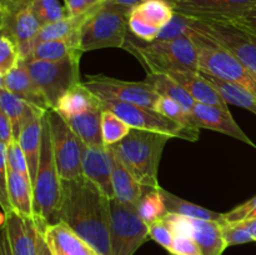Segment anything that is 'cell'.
Segmentation results:
<instances>
[{
	"instance_id": "1",
	"label": "cell",
	"mask_w": 256,
	"mask_h": 255,
	"mask_svg": "<svg viewBox=\"0 0 256 255\" xmlns=\"http://www.w3.org/2000/svg\"><path fill=\"white\" fill-rule=\"evenodd\" d=\"M109 202L110 198L84 175L62 180L58 219L100 254L112 255Z\"/></svg>"
},
{
	"instance_id": "35",
	"label": "cell",
	"mask_w": 256,
	"mask_h": 255,
	"mask_svg": "<svg viewBox=\"0 0 256 255\" xmlns=\"http://www.w3.org/2000/svg\"><path fill=\"white\" fill-rule=\"evenodd\" d=\"M132 128L115 112L102 109V132L105 146H112L122 142L130 132Z\"/></svg>"
},
{
	"instance_id": "42",
	"label": "cell",
	"mask_w": 256,
	"mask_h": 255,
	"mask_svg": "<svg viewBox=\"0 0 256 255\" xmlns=\"http://www.w3.org/2000/svg\"><path fill=\"white\" fill-rule=\"evenodd\" d=\"M129 32L142 42H152L156 40L160 29L142 20V18L129 12Z\"/></svg>"
},
{
	"instance_id": "22",
	"label": "cell",
	"mask_w": 256,
	"mask_h": 255,
	"mask_svg": "<svg viewBox=\"0 0 256 255\" xmlns=\"http://www.w3.org/2000/svg\"><path fill=\"white\" fill-rule=\"evenodd\" d=\"M64 118L75 116L92 110L102 109V100L82 82L70 88L54 108Z\"/></svg>"
},
{
	"instance_id": "43",
	"label": "cell",
	"mask_w": 256,
	"mask_h": 255,
	"mask_svg": "<svg viewBox=\"0 0 256 255\" xmlns=\"http://www.w3.org/2000/svg\"><path fill=\"white\" fill-rule=\"evenodd\" d=\"M149 234L150 239L155 240L158 244L162 245L168 252L172 250L175 240V235L172 232V230L169 228V225L164 220H160V222L149 225Z\"/></svg>"
},
{
	"instance_id": "2",
	"label": "cell",
	"mask_w": 256,
	"mask_h": 255,
	"mask_svg": "<svg viewBox=\"0 0 256 255\" xmlns=\"http://www.w3.org/2000/svg\"><path fill=\"white\" fill-rule=\"evenodd\" d=\"M169 139L172 136L162 132L132 129L122 142L112 145V149L142 186L160 188L158 170Z\"/></svg>"
},
{
	"instance_id": "47",
	"label": "cell",
	"mask_w": 256,
	"mask_h": 255,
	"mask_svg": "<svg viewBox=\"0 0 256 255\" xmlns=\"http://www.w3.org/2000/svg\"><path fill=\"white\" fill-rule=\"evenodd\" d=\"M14 139V129H12V122L4 112H0V142L9 145Z\"/></svg>"
},
{
	"instance_id": "40",
	"label": "cell",
	"mask_w": 256,
	"mask_h": 255,
	"mask_svg": "<svg viewBox=\"0 0 256 255\" xmlns=\"http://www.w3.org/2000/svg\"><path fill=\"white\" fill-rule=\"evenodd\" d=\"M6 162L8 168L10 170L18 172V174H22V176H25L26 179H29L32 182L26 158H25L24 152L22 149V145H20L18 139H14L9 145H6Z\"/></svg>"
},
{
	"instance_id": "29",
	"label": "cell",
	"mask_w": 256,
	"mask_h": 255,
	"mask_svg": "<svg viewBox=\"0 0 256 255\" xmlns=\"http://www.w3.org/2000/svg\"><path fill=\"white\" fill-rule=\"evenodd\" d=\"M136 212L142 222L148 225L160 222L168 214L164 196L162 194V186H144L142 194L136 205Z\"/></svg>"
},
{
	"instance_id": "49",
	"label": "cell",
	"mask_w": 256,
	"mask_h": 255,
	"mask_svg": "<svg viewBox=\"0 0 256 255\" xmlns=\"http://www.w3.org/2000/svg\"><path fill=\"white\" fill-rule=\"evenodd\" d=\"M0 255H12L9 238H8L4 225H2V230H0Z\"/></svg>"
},
{
	"instance_id": "30",
	"label": "cell",
	"mask_w": 256,
	"mask_h": 255,
	"mask_svg": "<svg viewBox=\"0 0 256 255\" xmlns=\"http://www.w3.org/2000/svg\"><path fill=\"white\" fill-rule=\"evenodd\" d=\"M130 12L162 30L174 16V6L168 0H144L130 9Z\"/></svg>"
},
{
	"instance_id": "54",
	"label": "cell",
	"mask_w": 256,
	"mask_h": 255,
	"mask_svg": "<svg viewBox=\"0 0 256 255\" xmlns=\"http://www.w3.org/2000/svg\"><path fill=\"white\" fill-rule=\"evenodd\" d=\"M254 75H255V74H254ZM255 78H256V75H255Z\"/></svg>"
},
{
	"instance_id": "13",
	"label": "cell",
	"mask_w": 256,
	"mask_h": 255,
	"mask_svg": "<svg viewBox=\"0 0 256 255\" xmlns=\"http://www.w3.org/2000/svg\"><path fill=\"white\" fill-rule=\"evenodd\" d=\"M82 84L102 100H119L156 109L160 95L148 82H124L106 75L88 76Z\"/></svg>"
},
{
	"instance_id": "8",
	"label": "cell",
	"mask_w": 256,
	"mask_h": 255,
	"mask_svg": "<svg viewBox=\"0 0 256 255\" xmlns=\"http://www.w3.org/2000/svg\"><path fill=\"white\" fill-rule=\"evenodd\" d=\"M192 26L232 52L256 75V30L235 22L199 19H192Z\"/></svg>"
},
{
	"instance_id": "28",
	"label": "cell",
	"mask_w": 256,
	"mask_h": 255,
	"mask_svg": "<svg viewBox=\"0 0 256 255\" xmlns=\"http://www.w3.org/2000/svg\"><path fill=\"white\" fill-rule=\"evenodd\" d=\"M145 82H149L160 96L170 98V99L175 100L179 104H182V106L186 108L190 112H192L195 104H196V102L192 99V95L176 80L172 79L169 74L148 72L146 78H145Z\"/></svg>"
},
{
	"instance_id": "38",
	"label": "cell",
	"mask_w": 256,
	"mask_h": 255,
	"mask_svg": "<svg viewBox=\"0 0 256 255\" xmlns=\"http://www.w3.org/2000/svg\"><path fill=\"white\" fill-rule=\"evenodd\" d=\"M22 52L16 42L8 35L0 36V76L18 66L22 62Z\"/></svg>"
},
{
	"instance_id": "27",
	"label": "cell",
	"mask_w": 256,
	"mask_h": 255,
	"mask_svg": "<svg viewBox=\"0 0 256 255\" xmlns=\"http://www.w3.org/2000/svg\"><path fill=\"white\" fill-rule=\"evenodd\" d=\"M8 196L12 209L19 214L32 216L34 214V190L29 179L8 168Z\"/></svg>"
},
{
	"instance_id": "9",
	"label": "cell",
	"mask_w": 256,
	"mask_h": 255,
	"mask_svg": "<svg viewBox=\"0 0 256 255\" xmlns=\"http://www.w3.org/2000/svg\"><path fill=\"white\" fill-rule=\"evenodd\" d=\"M80 58L82 55L66 58L56 62L46 60H24L28 70L44 92L52 109L56 106L60 98L80 82Z\"/></svg>"
},
{
	"instance_id": "23",
	"label": "cell",
	"mask_w": 256,
	"mask_h": 255,
	"mask_svg": "<svg viewBox=\"0 0 256 255\" xmlns=\"http://www.w3.org/2000/svg\"><path fill=\"white\" fill-rule=\"evenodd\" d=\"M112 148V146H110ZM112 188L115 199L130 206H136L142 194V186L126 169L120 158L112 150Z\"/></svg>"
},
{
	"instance_id": "7",
	"label": "cell",
	"mask_w": 256,
	"mask_h": 255,
	"mask_svg": "<svg viewBox=\"0 0 256 255\" xmlns=\"http://www.w3.org/2000/svg\"><path fill=\"white\" fill-rule=\"evenodd\" d=\"M102 109L115 112L132 129L162 132L172 138H179L188 142L199 140L200 129L174 122L166 115L158 112L156 109L119 102V100H102Z\"/></svg>"
},
{
	"instance_id": "3",
	"label": "cell",
	"mask_w": 256,
	"mask_h": 255,
	"mask_svg": "<svg viewBox=\"0 0 256 255\" xmlns=\"http://www.w3.org/2000/svg\"><path fill=\"white\" fill-rule=\"evenodd\" d=\"M142 62L148 72L170 74L180 70L199 72L196 45L188 35L175 40H154L136 44L128 39L124 48Z\"/></svg>"
},
{
	"instance_id": "36",
	"label": "cell",
	"mask_w": 256,
	"mask_h": 255,
	"mask_svg": "<svg viewBox=\"0 0 256 255\" xmlns=\"http://www.w3.org/2000/svg\"><path fill=\"white\" fill-rule=\"evenodd\" d=\"M30 4L42 26L68 16L66 9L62 6L60 0H30Z\"/></svg>"
},
{
	"instance_id": "50",
	"label": "cell",
	"mask_w": 256,
	"mask_h": 255,
	"mask_svg": "<svg viewBox=\"0 0 256 255\" xmlns=\"http://www.w3.org/2000/svg\"><path fill=\"white\" fill-rule=\"evenodd\" d=\"M36 255H54L52 252V248H50L49 242H46V238H45V230L42 235V239H40V244H39V250H38Z\"/></svg>"
},
{
	"instance_id": "11",
	"label": "cell",
	"mask_w": 256,
	"mask_h": 255,
	"mask_svg": "<svg viewBox=\"0 0 256 255\" xmlns=\"http://www.w3.org/2000/svg\"><path fill=\"white\" fill-rule=\"evenodd\" d=\"M42 26L32 12L30 0H0L2 34L16 42L22 60L32 56Z\"/></svg>"
},
{
	"instance_id": "46",
	"label": "cell",
	"mask_w": 256,
	"mask_h": 255,
	"mask_svg": "<svg viewBox=\"0 0 256 255\" xmlns=\"http://www.w3.org/2000/svg\"><path fill=\"white\" fill-rule=\"evenodd\" d=\"M64 4L68 15H80L99 6L102 2H98V0H64Z\"/></svg>"
},
{
	"instance_id": "41",
	"label": "cell",
	"mask_w": 256,
	"mask_h": 255,
	"mask_svg": "<svg viewBox=\"0 0 256 255\" xmlns=\"http://www.w3.org/2000/svg\"><path fill=\"white\" fill-rule=\"evenodd\" d=\"M222 236L228 246L255 242L254 236L242 222H222Z\"/></svg>"
},
{
	"instance_id": "17",
	"label": "cell",
	"mask_w": 256,
	"mask_h": 255,
	"mask_svg": "<svg viewBox=\"0 0 256 255\" xmlns=\"http://www.w3.org/2000/svg\"><path fill=\"white\" fill-rule=\"evenodd\" d=\"M192 115H194L195 122H196V126L199 129L214 130V132L229 135V136L240 140L245 144L252 145L256 149V145L238 125L229 109L196 102L194 109H192Z\"/></svg>"
},
{
	"instance_id": "18",
	"label": "cell",
	"mask_w": 256,
	"mask_h": 255,
	"mask_svg": "<svg viewBox=\"0 0 256 255\" xmlns=\"http://www.w3.org/2000/svg\"><path fill=\"white\" fill-rule=\"evenodd\" d=\"M45 112H46L45 110L30 105L18 139L26 158L32 184L34 182L39 166L42 142V122H44Z\"/></svg>"
},
{
	"instance_id": "37",
	"label": "cell",
	"mask_w": 256,
	"mask_h": 255,
	"mask_svg": "<svg viewBox=\"0 0 256 255\" xmlns=\"http://www.w3.org/2000/svg\"><path fill=\"white\" fill-rule=\"evenodd\" d=\"M156 110L162 112V114L166 115L168 118L172 119L174 122H180L182 125H186V126L198 128L192 112L188 110L186 108H184L182 104H179L175 100L170 99V98L160 96L156 105Z\"/></svg>"
},
{
	"instance_id": "10",
	"label": "cell",
	"mask_w": 256,
	"mask_h": 255,
	"mask_svg": "<svg viewBox=\"0 0 256 255\" xmlns=\"http://www.w3.org/2000/svg\"><path fill=\"white\" fill-rule=\"evenodd\" d=\"M110 249L112 255H134L150 239L149 225L142 222L136 206L110 199Z\"/></svg>"
},
{
	"instance_id": "34",
	"label": "cell",
	"mask_w": 256,
	"mask_h": 255,
	"mask_svg": "<svg viewBox=\"0 0 256 255\" xmlns=\"http://www.w3.org/2000/svg\"><path fill=\"white\" fill-rule=\"evenodd\" d=\"M82 54V50L68 40H44L35 44L32 54L29 59L56 62V60H62Z\"/></svg>"
},
{
	"instance_id": "33",
	"label": "cell",
	"mask_w": 256,
	"mask_h": 255,
	"mask_svg": "<svg viewBox=\"0 0 256 255\" xmlns=\"http://www.w3.org/2000/svg\"><path fill=\"white\" fill-rule=\"evenodd\" d=\"M29 109L30 104L25 100L9 92L6 88H0V112H4L12 122L15 139H19L20 130Z\"/></svg>"
},
{
	"instance_id": "5",
	"label": "cell",
	"mask_w": 256,
	"mask_h": 255,
	"mask_svg": "<svg viewBox=\"0 0 256 255\" xmlns=\"http://www.w3.org/2000/svg\"><path fill=\"white\" fill-rule=\"evenodd\" d=\"M130 8L104 2L82 25L79 49L82 52L105 48H124L129 32Z\"/></svg>"
},
{
	"instance_id": "39",
	"label": "cell",
	"mask_w": 256,
	"mask_h": 255,
	"mask_svg": "<svg viewBox=\"0 0 256 255\" xmlns=\"http://www.w3.org/2000/svg\"><path fill=\"white\" fill-rule=\"evenodd\" d=\"M192 29V18L175 12L169 22L160 30L156 40H175L185 36Z\"/></svg>"
},
{
	"instance_id": "25",
	"label": "cell",
	"mask_w": 256,
	"mask_h": 255,
	"mask_svg": "<svg viewBox=\"0 0 256 255\" xmlns=\"http://www.w3.org/2000/svg\"><path fill=\"white\" fill-rule=\"evenodd\" d=\"M192 238L202 249V255H222L228 245L222 236V222L192 218Z\"/></svg>"
},
{
	"instance_id": "32",
	"label": "cell",
	"mask_w": 256,
	"mask_h": 255,
	"mask_svg": "<svg viewBox=\"0 0 256 255\" xmlns=\"http://www.w3.org/2000/svg\"><path fill=\"white\" fill-rule=\"evenodd\" d=\"M204 75L219 90V92L224 98L225 102H228V105H236V106L249 110V112H254L256 115V96L252 92L240 86V85L234 84V82H224L219 78L210 76V75L206 74Z\"/></svg>"
},
{
	"instance_id": "53",
	"label": "cell",
	"mask_w": 256,
	"mask_h": 255,
	"mask_svg": "<svg viewBox=\"0 0 256 255\" xmlns=\"http://www.w3.org/2000/svg\"><path fill=\"white\" fill-rule=\"evenodd\" d=\"M98 2H106V0H98Z\"/></svg>"
},
{
	"instance_id": "31",
	"label": "cell",
	"mask_w": 256,
	"mask_h": 255,
	"mask_svg": "<svg viewBox=\"0 0 256 255\" xmlns=\"http://www.w3.org/2000/svg\"><path fill=\"white\" fill-rule=\"evenodd\" d=\"M162 194L164 196L168 212H172V214L182 215V216L188 218H194V219L215 220V222H220L222 224V214L212 212V210L206 209V208L200 206V205L194 204V202L182 199V198L166 192L162 188Z\"/></svg>"
},
{
	"instance_id": "14",
	"label": "cell",
	"mask_w": 256,
	"mask_h": 255,
	"mask_svg": "<svg viewBox=\"0 0 256 255\" xmlns=\"http://www.w3.org/2000/svg\"><path fill=\"white\" fill-rule=\"evenodd\" d=\"M6 229L12 255H36L40 239L48 222L40 216L19 214L15 210L2 212V222Z\"/></svg>"
},
{
	"instance_id": "48",
	"label": "cell",
	"mask_w": 256,
	"mask_h": 255,
	"mask_svg": "<svg viewBox=\"0 0 256 255\" xmlns=\"http://www.w3.org/2000/svg\"><path fill=\"white\" fill-rule=\"evenodd\" d=\"M232 22H235L238 24L256 30V5L248 9L246 12H244L242 15H239L236 19L232 20Z\"/></svg>"
},
{
	"instance_id": "44",
	"label": "cell",
	"mask_w": 256,
	"mask_h": 255,
	"mask_svg": "<svg viewBox=\"0 0 256 255\" xmlns=\"http://www.w3.org/2000/svg\"><path fill=\"white\" fill-rule=\"evenodd\" d=\"M162 220L169 225L175 236H192V218L168 212Z\"/></svg>"
},
{
	"instance_id": "24",
	"label": "cell",
	"mask_w": 256,
	"mask_h": 255,
	"mask_svg": "<svg viewBox=\"0 0 256 255\" xmlns=\"http://www.w3.org/2000/svg\"><path fill=\"white\" fill-rule=\"evenodd\" d=\"M99 6L90 10V12H85V14L68 15L66 18L59 20V22L44 25V26H42V29H40L39 35H38L36 38V42H44V40H68V42H70L72 44H74L75 46L79 48L80 30H82L85 22L92 16V12H94ZM36 42H35V44H36Z\"/></svg>"
},
{
	"instance_id": "45",
	"label": "cell",
	"mask_w": 256,
	"mask_h": 255,
	"mask_svg": "<svg viewBox=\"0 0 256 255\" xmlns=\"http://www.w3.org/2000/svg\"><path fill=\"white\" fill-rule=\"evenodd\" d=\"M169 252L172 255H202V249L192 236H175Z\"/></svg>"
},
{
	"instance_id": "51",
	"label": "cell",
	"mask_w": 256,
	"mask_h": 255,
	"mask_svg": "<svg viewBox=\"0 0 256 255\" xmlns=\"http://www.w3.org/2000/svg\"><path fill=\"white\" fill-rule=\"evenodd\" d=\"M108 2H114V4L122 5V6H126V8H130V9H132V6H135V5L139 4V2H144V0H108ZM168 2H170L172 4H174L175 0H168Z\"/></svg>"
},
{
	"instance_id": "15",
	"label": "cell",
	"mask_w": 256,
	"mask_h": 255,
	"mask_svg": "<svg viewBox=\"0 0 256 255\" xmlns=\"http://www.w3.org/2000/svg\"><path fill=\"white\" fill-rule=\"evenodd\" d=\"M256 0H175V12L199 20L232 22L255 6Z\"/></svg>"
},
{
	"instance_id": "21",
	"label": "cell",
	"mask_w": 256,
	"mask_h": 255,
	"mask_svg": "<svg viewBox=\"0 0 256 255\" xmlns=\"http://www.w3.org/2000/svg\"><path fill=\"white\" fill-rule=\"evenodd\" d=\"M45 238L54 255H102L62 222L48 224Z\"/></svg>"
},
{
	"instance_id": "6",
	"label": "cell",
	"mask_w": 256,
	"mask_h": 255,
	"mask_svg": "<svg viewBox=\"0 0 256 255\" xmlns=\"http://www.w3.org/2000/svg\"><path fill=\"white\" fill-rule=\"evenodd\" d=\"M188 36L192 38L196 45L200 72L240 85L256 96V78L254 72H250L238 58L206 35L192 29V26L188 32Z\"/></svg>"
},
{
	"instance_id": "19",
	"label": "cell",
	"mask_w": 256,
	"mask_h": 255,
	"mask_svg": "<svg viewBox=\"0 0 256 255\" xmlns=\"http://www.w3.org/2000/svg\"><path fill=\"white\" fill-rule=\"evenodd\" d=\"M0 88H6L9 92H14L32 106L45 112L52 109L42 90L30 75L24 60H22L20 64L6 75L0 76Z\"/></svg>"
},
{
	"instance_id": "12",
	"label": "cell",
	"mask_w": 256,
	"mask_h": 255,
	"mask_svg": "<svg viewBox=\"0 0 256 255\" xmlns=\"http://www.w3.org/2000/svg\"><path fill=\"white\" fill-rule=\"evenodd\" d=\"M52 134V150L62 180H72L82 175V144L65 118L55 109L46 112Z\"/></svg>"
},
{
	"instance_id": "4",
	"label": "cell",
	"mask_w": 256,
	"mask_h": 255,
	"mask_svg": "<svg viewBox=\"0 0 256 255\" xmlns=\"http://www.w3.org/2000/svg\"><path fill=\"white\" fill-rule=\"evenodd\" d=\"M34 190V214L44 219L48 224L59 222V209L62 202V178L58 172L52 150V134L48 114L42 122V142L39 166L32 182Z\"/></svg>"
},
{
	"instance_id": "26",
	"label": "cell",
	"mask_w": 256,
	"mask_h": 255,
	"mask_svg": "<svg viewBox=\"0 0 256 255\" xmlns=\"http://www.w3.org/2000/svg\"><path fill=\"white\" fill-rule=\"evenodd\" d=\"M102 109L92 110L75 116H68L65 120L86 146H105L102 132Z\"/></svg>"
},
{
	"instance_id": "16",
	"label": "cell",
	"mask_w": 256,
	"mask_h": 255,
	"mask_svg": "<svg viewBox=\"0 0 256 255\" xmlns=\"http://www.w3.org/2000/svg\"><path fill=\"white\" fill-rule=\"evenodd\" d=\"M82 175L94 182L100 190L114 199L112 188V150L110 146H86L82 148Z\"/></svg>"
},
{
	"instance_id": "20",
	"label": "cell",
	"mask_w": 256,
	"mask_h": 255,
	"mask_svg": "<svg viewBox=\"0 0 256 255\" xmlns=\"http://www.w3.org/2000/svg\"><path fill=\"white\" fill-rule=\"evenodd\" d=\"M169 75L176 80L196 102L229 109V105L222 96L219 90L202 72L195 70H180L170 72Z\"/></svg>"
},
{
	"instance_id": "52",
	"label": "cell",
	"mask_w": 256,
	"mask_h": 255,
	"mask_svg": "<svg viewBox=\"0 0 256 255\" xmlns=\"http://www.w3.org/2000/svg\"><path fill=\"white\" fill-rule=\"evenodd\" d=\"M242 222V225H244L245 228H246L250 232V234L254 236L255 242H256V219H248V220H242V222Z\"/></svg>"
}]
</instances>
